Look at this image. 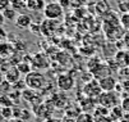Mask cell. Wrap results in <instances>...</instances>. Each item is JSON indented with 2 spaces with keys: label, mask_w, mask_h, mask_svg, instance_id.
Segmentation results:
<instances>
[{
  "label": "cell",
  "mask_w": 129,
  "mask_h": 122,
  "mask_svg": "<svg viewBox=\"0 0 129 122\" xmlns=\"http://www.w3.org/2000/svg\"><path fill=\"white\" fill-rule=\"evenodd\" d=\"M31 63H32V67L36 69H45V68H49V66H50V60L42 53L35 54L33 59H31Z\"/></svg>",
  "instance_id": "obj_7"
},
{
  "label": "cell",
  "mask_w": 129,
  "mask_h": 122,
  "mask_svg": "<svg viewBox=\"0 0 129 122\" xmlns=\"http://www.w3.org/2000/svg\"><path fill=\"white\" fill-rule=\"evenodd\" d=\"M21 72H19V69L17 68V66H10L5 73H4V78L7 82H9L10 85H14L15 82H18L21 80Z\"/></svg>",
  "instance_id": "obj_8"
},
{
  "label": "cell",
  "mask_w": 129,
  "mask_h": 122,
  "mask_svg": "<svg viewBox=\"0 0 129 122\" xmlns=\"http://www.w3.org/2000/svg\"><path fill=\"white\" fill-rule=\"evenodd\" d=\"M68 100L69 99H68V96L65 95L64 91H58L51 96V101L54 103L55 108H65Z\"/></svg>",
  "instance_id": "obj_12"
},
{
  "label": "cell",
  "mask_w": 129,
  "mask_h": 122,
  "mask_svg": "<svg viewBox=\"0 0 129 122\" xmlns=\"http://www.w3.org/2000/svg\"><path fill=\"white\" fill-rule=\"evenodd\" d=\"M26 85L28 89H32L35 91H42L47 86V80L46 76L40 72V71H32L24 77Z\"/></svg>",
  "instance_id": "obj_1"
},
{
  "label": "cell",
  "mask_w": 129,
  "mask_h": 122,
  "mask_svg": "<svg viewBox=\"0 0 129 122\" xmlns=\"http://www.w3.org/2000/svg\"><path fill=\"white\" fill-rule=\"evenodd\" d=\"M92 76H93V78H96V80H101V78H104V77H107V76H110L111 73H110V68L106 66V64H104V63H100L95 69H92Z\"/></svg>",
  "instance_id": "obj_10"
},
{
  "label": "cell",
  "mask_w": 129,
  "mask_h": 122,
  "mask_svg": "<svg viewBox=\"0 0 129 122\" xmlns=\"http://www.w3.org/2000/svg\"><path fill=\"white\" fill-rule=\"evenodd\" d=\"M0 109H2V107H0Z\"/></svg>",
  "instance_id": "obj_35"
},
{
  "label": "cell",
  "mask_w": 129,
  "mask_h": 122,
  "mask_svg": "<svg viewBox=\"0 0 129 122\" xmlns=\"http://www.w3.org/2000/svg\"><path fill=\"white\" fill-rule=\"evenodd\" d=\"M0 116H2L4 119L9 121L10 118H13V107H4L0 109Z\"/></svg>",
  "instance_id": "obj_23"
},
{
  "label": "cell",
  "mask_w": 129,
  "mask_h": 122,
  "mask_svg": "<svg viewBox=\"0 0 129 122\" xmlns=\"http://www.w3.org/2000/svg\"><path fill=\"white\" fill-rule=\"evenodd\" d=\"M76 85V81H74V77L69 73H61L58 76V80H56V86L59 91H64V93H68Z\"/></svg>",
  "instance_id": "obj_6"
},
{
  "label": "cell",
  "mask_w": 129,
  "mask_h": 122,
  "mask_svg": "<svg viewBox=\"0 0 129 122\" xmlns=\"http://www.w3.org/2000/svg\"><path fill=\"white\" fill-rule=\"evenodd\" d=\"M17 68L19 69V72L22 73V75H28L29 72H32V63L31 62H26V60H22V62H19L17 64Z\"/></svg>",
  "instance_id": "obj_19"
},
{
  "label": "cell",
  "mask_w": 129,
  "mask_h": 122,
  "mask_svg": "<svg viewBox=\"0 0 129 122\" xmlns=\"http://www.w3.org/2000/svg\"><path fill=\"white\" fill-rule=\"evenodd\" d=\"M44 15L46 19L59 21L64 15V7L58 2H50L44 8Z\"/></svg>",
  "instance_id": "obj_2"
},
{
  "label": "cell",
  "mask_w": 129,
  "mask_h": 122,
  "mask_svg": "<svg viewBox=\"0 0 129 122\" xmlns=\"http://www.w3.org/2000/svg\"><path fill=\"white\" fill-rule=\"evenodd\" d=\"M82 113V108L81 106H70L68 108H65V117L67 118H73V119H77V117Z\"/></svg>",
  "instance_id": "obj_17"
},
{
  "label": "cell",
  "mask_w": 129,
  "mask_h": 122,
  "mask_svg": "<svg viewBox=\"0 0 129 122\" xmlns=\"http://www.w3.org/2000/svg\"><path fill=\"white\" fill-rule=\"evenodd\" d=\"M96 104H99L97 103V99H92V98H84V99H82L81 100V108H82V111L83 112H87V113H89L91 111H93V109H96Z\"/></svg>",
  "instance_id": "obj_15"
},
{
  "label": "cell",
  "mask_w": 129,
  "mask_h": 122,
  "mask_svg": "<svg viewBox=\"0 0 129 122\" xmlns=\"http://www.w3.org/2000/svg\"><path fill=\"white\" fill-rule=\"evenodd\" d=\"M7 122H23V121H22V119H19V118H14V117H13V118H10V119H9V121H7Z\"/></svg>",
  "instance_id": "obj_32"
},
{
  "label": "cell",
  "mask_w": 129,
  "mask_h": 122,
  "mask_svg": "<svg viewBox=\"0 0 129 122\" xmlns=\"http://www.w3.org/2000/svg\"><path fill=\"white\" fill-rule=\"evenodd\" d=\"M5 23V18H4V15H3V13L0 12V27H3V25Z\"/></svg>",
  "instance_id": "obj_30"
},
{
  "label": "cell",
  "mask_w": 129,
  "mask_h": 122,
  "mask_svg": "<svg viewBox=\"0 0 129 122\" xmlns=\"http://www.w3.org/2000/svg\"><path fill=\"white\" fill-rule=\"evenodd\" d=\"M10 5L18 12V13H24V10L27 9V4L24 0H12Z\"/></svg>",
  "instance_id": "obj_20"
},
{
  "label": "cell",
  "mask_w": 129,
  "mask_h": 122,
  "mask_svg": "<svg viewBox=\"0 0 129 122\" xmlns=\"http://www.w3.org/2000/svg\"><path fill=\"white\" fill-rule=\"evenodd\" d=\"M0 107L4 108V107H14V103L10 99L9 95H2L0 96Z\"/></svg>",
  "instance_id": "obj_24"
},
{
  "label": "cell",
  "mask_w": 129,
  "mask_h": 122,
  "mask_svg": "<svg viewBox=\"0 0 129 122\" xmlns=\"http://www.w3.org/2000/svg\"><path fill=\"white\" fill-rule=\"evenodd\" d=\"M5 81V78H4V73L3 72H0V84H3Z\"/></svg>",
  "instance_id": "obj_34"
},
{
  "label": "cell",
  "mask_w": 129,
  "mask_h": 122,
  "mask_svg": "<svg viewBox=\"0 0 129 122\" xmlns=\"http://www.w3.org/2000/svg\"><path fill=\"white\" fill-rule=\"evenodd\" d=\"M115 63L118 67H129V53L126 50H119L115 54Z\"/></svg>",
  "instance_id": "obj_14"
},
{
  "label": "cell",
  "mask_w": 129,
  "mask_h": 122,
  "mask_svg": "<svg viewBox=\"0 0 129 122\" xmlns=\"http://www.w3.org/2000/svg\"><path fill=\"white\" fill-rule=\"evenodd\" d=\"M97 103H99V106H102V107H105L107 109L118 107V104H119V95L116 93H114V91H104L99 96Z\"/></svg>",
  "instance_id": "obj_4"
},
{
  "label": "cell",
  "mask_w": 129,
  "mask_h": 122,
  "mask_svg": "<svg viewBox=\"0 0 129 122\" xmlns=\"http://www.w3.org/2000/svg\"><path fill=\"white\" fill-rule=\"evenodd\" d=\"M13 116H14V118H19L23 122H27L32 117V113H31V111H28L26 108H19L18 106H14L13 107Z\"/></svg>",
  "instance_id": "obj_13"
},
{
  "label": "cell",
  "mask_w": 129,
  "mask_h": 122,
  "mask_svg": "<svg viewBox=\"0 0 129 122\" xmlns=\"http://www.w3.org/2000/svg\"><path fill=\"white\" fill-rule=\"evenodd\" d=\"M82 93L84 96L87 98H92V99H99V96L104 93L101 86H100V82L99 80L96 78H92L91 81H88L82 89Z\"/></svg>",
  "instance_id": "obj_3"
},
{
  "label": "cell",
  "mask_w": 129,
  "mask_h": 122,
  "mask_svg": "<svg viewBox=\"0 0 129 122\" xmlns=\"http://www.w3.org/2000/svg\"><path fill=\"white\" fill-rule=\"evenodd\" d=\"M121 41H123L124 46L129 49V30H126V31L124 32V35H123V39H121Z\"/></svg>",
  "instance_id": "obj_28"
},
{
  "label": "cell",
  "mask_w": 129,
  "mask_h": 122,
  "mask_svg": "<svg viewBox=\"0 0 129 122\" xmlns=\"http://www.w3.org/2000/svg\"><path fill=\"white\" fill-rule=\"evenodd\" d=\"M12 51H13V46L9 43L0 44V57L7 58V57H9V54H12Z\"/></svg>",
  "instance_id": "obj_21"
},
{
  "label": "cell",
  "mask_w": 129,
  "mask_h": 122,
  "mask_svg": "<svg viewBox=\"0 0 129 122\" xmlns=\"http://www.w3.org/2000/svg\"><path fill=\"white\" fill-rule=\"evenodd\" d=\"M76 122H95V117L92 116L91 113L82 112V113H81V114L77 117Z\"/></svg>",
  "instance_id": "obj_22"
},
{
  "label": "cell",
  "mask_w": 129,
  "mask_h": 122,
  "mask_svg": "<svg viewBox=\"0 0 129 122\" xmlns=\"http://www.w3.org/2000/svg\"><path fill=\"white\" fill-rule=\"evenodd\" d=\"M45 122H61V119H58V118H52V117H50V118L45 119Z\"/></svg>",
  "instance_id": "obj_31"
},
{
  "label": "cell",
  "mask_w": 129,
  "mask_h": 122,
  "mask_svg": "<svg viewBox=\"0 0 129 122\" xmlns=\"http://www.w3.org/2000/svg\"><path fill=\"white\" fill-rule=\"evenodd\" d=\"M33 109V113L42 118V119H47L51 117V114L54 113V109H55V106H54V103L51 100H46V101H42L40 106L37 107H35L32 108Z\"/></svg>",
  "instance_id": "obj_5"
},
{
  "label": "cell",
  "mask_w": 129,
  "mask_h": 122,
  "mask_svg": "<svg viewBox=\"0 0 129 122\" xmlns=\"http://www.w3.org/2000/svg\"><path fill=\"white\" fill-rule=\"evenodd\" d=\"M61 122H76V119H73V118H67V117H64V119H61Z\"/></svg>",
  "instance_id": "obj_33"
},
{
  "label": "cell",
  "mask_w": 129,
  "mask_h": 122,
  "mask_svg": "<svg viewBox=\"0 0 129 122\" xmlns=\"http://www.w3.org/2000/svg\"><path fill=\"white\" fill-rule=\"evenodd\" d=\"M99 82H100V86H101L102 91H114V89L116 88V85H118V81L111 75L107 76V77L101 78Z\"/></svg>",
  "instance_id": "obj_9"
},
{
  "label": "cell",
  "mask_w": 129,
  "mask_h": 122,
  "mask_svg": "<svg viewBox=\"0 0 129 122\" xmlns=\"http://www.w3.org/2000/svg\"><path fill=\"white\" fill-rule=\"evenodd\" d=\"M14 23H15L17 27H19V28H29L33 22H32V17L29 14H27V13H19Z\"/></svg>",
  "instance_id": "obj_11"
},
{
  "label": "cell",
  "mask_w": 129,
  "mask_h": 122,
  "mask_svg": "<svg viewBox=\"0 0 129 122\" xmlns=\"http://www.w3.org/2000/svg\"><path fill=\"white\" fill-rule=\"evenodd\" d=\"M128 68H129V67H128Z\"/></svg>",
  "instance_id": "obj_36"
},
{
  "label": "cell",
  "mask_w": 129,
  "mask_h": 122,
  "mask_svg": "<svg viewBox=\"0 0 129 122\" xmlns=\"http://www.w3.org/2000/svg\"><path fill=\"white\" fill-rule=\"evenodd\" d=\"M7 39V33H5V31L3 30V27H0V40H5Z\"/></svg>",
  "instance_id": "obj_29"
},
{
  "label": "cell",
  "mask_w": 129,
  "mask_h": 122,
  "mask_svg": "<svg viewBox=\"0 0 129 122\" xmlns=\"http://www.w3.org/2000/svg\"><path fill=\"white\" fill-rule=\"evenodd\" d=\"M121 108H123L124 113H129V94H123Z\"/></svg>",
  "instance_id": "obj_25"
},
{
  "label": "cell",
  "mask_w": 129,
  "mask_h": 122,
  "mask_svg": "<svg viewBox=\"0 0 129 122\" xmlns=\"http://www.w3.org/2000/svg\"><path fill=\"white\" fill-rule=\"evenodd\" d=\"M26 4H27V9L29 10H44L45 8V0H26Z\"/></svg>",
  "instance_id": "obj_16"
},
{
  "label": "cell",
  "mask_w": 129,
  "mask_h": 122,
  "mask_svg": "<svg viewBox=\"0 0 129 122\" xmlns=\"http://www.w3.org/2000/svg\"><path fill=\"white\" fill-rule=\"evenodd\" d=\"M10 3H12V0H0V12H3L7 8H9Z\"/></svg>",
  "instance_id": "obj_27"
},
{
  "label": "cell",
  "mask_w": 129,
  "mask_h": 122,
  "mask_svg": "<svg viewBox=\"0 0 129 122\" xmlns=\"http://www.w3.org/2000/svg\"><path fill=\"white\" fill-rule=\"evenodd\" d=\"M2 13H3V15H4L5 21H9V22H15L18 14H19V13H18L12 5H10L9 8H7L5 10H3Z\"/></svg>",
  "instance_id": "obj_18"
},
{
  "label": "cell",
  "mask_w": 129,
  "mask_h": 122,
  "mask_svg": "<svg viewBox=\"0 0 129 122\" xmlns=\"http://www.w3.org/2000/svg\"><path fill=\"white\" fill-rule=\"evenodd\" d=\"M120 23L124 28L129 30V13H125L121 15V18H120Z\"/></svg>",
  "instance_id": "obj_26"
}]
</instances>
